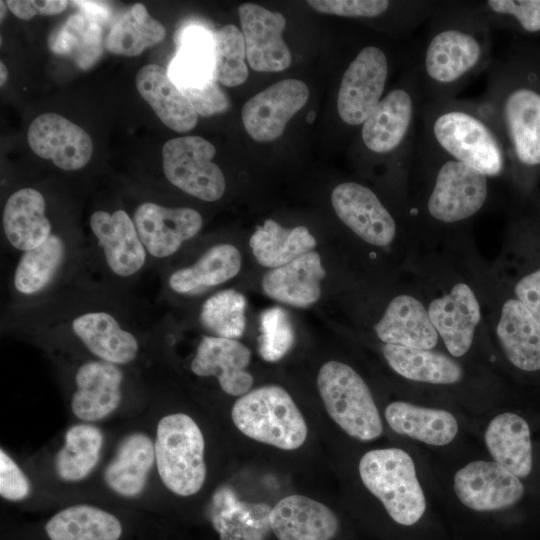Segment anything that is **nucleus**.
I'll use <instances>...</instances> for the list:
<instances>
[{
    "label": "nucleus",
    "mask_w": 540,
    "mask_h": 540,
    "mask_svg": "<svg viewBox=\"0 0 540 540\" xmlns=\"http://www.w3.org/2000/svg\"><path fill=\"white\" fill-rule=\"evenodd\" d=\"M132 292L112 288L81 274L72 283L34 305L10 307L6 327L50 340H72L92 358L120 366L134 363L145 337L156 323H148Z\"/></svg>",
    "instance_id": "1"
},
{
    "label": "nucleus",
    "mask_w": 540,
    "mask_h": 540,
    "mask_svg": "<svg viewBox=\"0 0 540 540\" xmlns=\"http://www.w3.org/2000/svg\"><path fill=\"white\" fill-rule=\"evenodd\" d=\"M414 66L426 102L453 99L490 62V26L474 2H436Z\"/></svg>",
    "instance_id": "2"
},
{
    "label": "nucleus",
    "mask_w": 540,
    "mask_h": 540,
    "mask_svg": "<svg viewBox=\"0 0 540 540\" xmlns=\"http://www.w3.org/2000/svg\"><path fill=\"white\" fill-rule=\"evenodd\" d=\"M420 116L422 136L437 150L489 178L504 172L505 147L479 103L454 99L426 102Z\"/></svg>",
    "instance_id": "3"
},
{
    "label": "nucleus",
    "mask_w": 540,
    "mask_h": 540,
    "mask_svg": "<svg viewBox=\"0 0 540 540\" xmlns=\"http://www.w3.org/2000/svg\"><path fill=\"white\" fill-rule=\"evenodd\" d=\"M83 273L97 282L131 292L134 282L150 269L147 252L131 215L124 209H99L89 218Z\"/></svg>",
    "instance_id": "4"
},
{
    "label": "nucleus",
    "mask_w": 540,
    "mask_h": 540,
    "mask_svg": "<svg viewBox=\"0 0 540 540\" xmlns=\"http://www.w3.org/2000/svg\"><path fill=\"white\" fill-rule=\"evenodd\" d=\"M508 145L516 162L527 168L540 166V91L510 82L502 66L490 67L487 91L479 102Z\"/></svg>",
    "instance_id": "5"
},
{
    "label": "nucleus",
    "mask_w": 540,
    "mask_h": 540,
    "mask_svg": "<svg viewBox=\"0 0 540 540\" xmlns=\"http://www.w3.org/2000/svg\"><path fill=\"white\" fill-rule=\"evenodd\" d=\"M85 268V242L55 230L39 247L22 253L10 277V307H25L54 295Z\"/></svg>",
    "instance_id": "6"
},
{
    "label": "nucleus",
    "mask_w": 540,
    "mask_h": 540,
    "mask_svg": "<svg viewBox=\"0 0 540 540\" xmlns=\"http://www.w3.org/2000/svg\"><path fill=\"white\" fill-rule=\"evenodd\" d=\"M234 425L247 437L283 450L301 447L307 425L289 393L265 385L240 396L231 410Z\"/></svg>",
    "instance_id": "7"
},
{
    "label": "nucleus",
    "mask_w": 540,
    "mask_h": 540,
    "mask_svg": "<svg viewBox=\"0 0 540 540\" xmlns=\"http://www.w3.org/2000/svg\"><path fill=\"white\" fill-rule=\"evenodd\" d=\"M416 147L433 167L426 199L428 215L435 221L452 224L478 213L488 198L489 177L443 154L423 136Z\"/></svg>",
    "instance_id": "8"
},
{
    "label": "nucleus",
    "mask_w": 540,
    "mask_h": 540,
    "mask_svg": "<svg viewBox=\"0 0 540 540\" xmlns=\"http://www.w3.org/2000/svg\"><path fill=\"white\" fill-rule=\"evenodd\" d=\"M364 486L377 497L389 516L410 526L423 516L426 500L411 456L399 448L374 449L359 462Z\"/></svg>",
    "instance_id": "9"
},
{
    "label": "nucleus",
    "mask_w": 540,
    "mask_h": 540,
    "mask_svg": "<svg viewBox=\"0 0 540 540\" xmlns=\"http://www.w3.org/2000/svg\"><path fill=\"white\" fill-rule=\"evenodd\" d=\"M158 474L167 489L191 496L203 487L207 469L205 441L198 424L185 413L162 417L154 441Z\"/></svg>",
    "instance_id": "10"
},
{
    "label": "nucleus",
    "mask_w": 540,
    "mask_h": 540,
    "mask_svg": "<svg viewBox=\"0 0 540 540\" xmlns=\"http://www.w3.org/2000/svg\"><path fill=\"white\" fill-rule=\"evenodd\" d=\"M317 386L327 413L349 436L371 441L382 434L381 416L371 391L352 367L338 361L323 364Z\"/></svg>",
    "instance_id": "11"
},
{
    "label": "nucleus",
    "mask_w": 540,
    "mask_h": 540,
    "mask_svg": "<svg viewBox=\"0 0 540 540\" xmlns=\"http://www.w3.org/2000/svg\"><path fill=\"white\" fill-rule=\"evenodd\" d=\"M423 92L415 67L407 80L389 90L361 125L364 147L379 156L390 155L415 137Z\"/></svg>",
    "instance_id": "12"
},
{
    "label": "nucleus",
    "mask_w": 540,
    "mask_h": 540,
    "mask_svg": "<svg viewBox=\"0 0 540 540\" xmlns=\"http://www.w3.org/2000/svg\"><path fill=\"white\" fill-rule=\"evenodd\" d=\"M215 147L199 136L168 140L162 148L166 179L184 193L206 202L219 200L226 189L222 170L212 162Z\"/></svg>",
    "instance_id": "13"
},
{
    "label": "nucleus",
    "mask_w": 540,
    "mask_h": 540,
    "mask_svg": "<svg viewBox=\"0 0 540 540\" xmlns=\"http://www.w3.org/2000/svg\"><path fill=\"white\" fill-rule=\"evenodd\" d=\"M147 252L150 269L174 257L203 226L201 214L190 207H167L157 202L139 203L131 215Z\"/></svg>",
    "instance_id": "14"
},
{
    "label": "nucleus",
    "mask_w": 540,
    "mask_h": 540,
    "mask_svg": "<svg viewBox=\"0 0 540 540\" xmlns=\"http://www.w3.org/2000/svg\"><path fill=\"white\" fill-rule=\"evenodd\" d=\"M390 59L379 46L362 47L345 69L337 94V112L348 126H361L384 96Z\"/></svg>",
    "instance_id": "15"
},
{
    "label": "nucleus",
    "mask_w": 540,
    "mask_h": 540,
    "mask_svg": "<svg viewBox=\"0 0 540 540\" xmlns=\"http://www.w3.org/2000/svg\"><path fill=\"white\" fill-rule=\"evenodd\" d=\"M309 89L298 79H284L251 97L241 117L249 136L257 142L279 138L288 121L307 103Z\"/></svg>",
    "instance_id": "16"
},
{
    "label": "nucleus",
    "mask_w": 540,
    "mask_h": 540,
    "mask_svg": "<svg viewBox=\"0 0 540 540\" xmlns=\"http://www.w3.org/2000/svg\"><path fill=\"white\" fill-rule=\"evenodd\" d=\"M331 203L341 222L368 244L385 247L395 239V219L370 188L342 182L333 189Z\"/></svg>",
    "instance_id": "17"
},
{
    "label": "nucleus",
    "mask_w": 540,
    "mask_h": 540,
    "mask_svg": "<svg viewBox=\"0 0 540 540\" xmlns=\"http://www.w3.org/2000/svg\"><path fill=\"white\" fill-rule=\"evenodd\" d=\"M460 502L480 512L497 511L517 503L524 494L520 479L495 461L476 460L454 476Z\"/></svg>",
    "instance_id": "18"
},
{
    "label": "nucleus",
    "mask_w": 540,
    "mask_h": 540,
    "mask_svg": "<svg viewBox=\"0 0 540 540\" xmlns=\"http://www.w3.org/2000/svg\"><path fill=\"white\" fill-rule=\"evenodd\" d=\"M125 379L123 366L96 358L84 360L73 376V414L84 422L109 416L122 401Z\"/></svg>",
    "instance_id": "19"
},
{
    "label": "nucleus",
    "mask_w": 540,
    "mask_h": 540,
    "mask_svg": "<svg viewBox=\"0 0 540 540\" xmlns=\"http://www.w3.org/2000/svg\"><path fill=\"white\" fill-rule=\"evenodd\" d=\"M247 61L257 72H279L291 64V52L283 40L286 19L280 12L244 3L238 7Z\"/></svg>",
    "instance_id": "20"
},
{
    "label": "nucleus",
    "mask_w": 540,
    "mask_h": 540,
    "mask_svg": "<svg viewBox=\"0 0 540 540\" xmlns=\"http://www.w3.org/2000/svg\"><path fill=\"white\" fill-rule=\"evenodd\" d=\"M28 144L41 158L64 171L83 168L91 159L93 143L77 124L55 113L36 117L29 126Z\"/></svg>",
    "instance_id": "21"
},
{
    "label": "nucleus",
    "mask_w": 540,
    "mask_h": 540,
    "mask_svg": "<svg viewBox=\"0 0 540 540\" xmlns=\"http://www.w3.org/2000/svg\"><path fill=\"white\" fill-rule=\"evenodd\" d=\"M251 350L235 339L203 335L190 362L198 377H215L228 395L242 396L250 391L253 377L246 370Z\"/></svg>",
    "instance_id": "22"
},
{
    "label": "nucleus",
    "mask_w": 540,
    "mask_h": 540,
    "mask_svg": "<svg viewBox=\"0 0 540 540\" xmlns=\"http://www.w3.org/2000/svg\"><path fill=\"white\" fill-rule=\"evenodd\" d=\"M47 214V203L41 191L19 188L7 198L2 212V231L6 247L22 254L42 245L55 231Z\"/></svg>",
    "instance_id": "23"
},
{
    "label": "nucleus",
    "mask_w": 540,
    "mask_h": 540,
    "mask_svg": "<svg viewBox=\"0 0 540 540\" xmlns=\"http://www.w3.org/2000/svg\"><path fill=\"white\" fill-rule=\"evenodd\" d=\"M242 256L230 243L208 247L194 262L171 269L164 277L165 294L198 296L234 278L241 269Z\"/></svg>",
    "instance_id": "24"
},
{
    "label": "nucleus",
    "mask_w": 540,
    "mask_h": 540,
    "mask_svg": "<svg viewBox=\"0 0 540 540\" xmlns=\"http://www.w3.org/2000/svg\"><path fill=\"white\" fill-rule=\"evenodd\" d=\"M438 336L453 357L465 355L481 319L480 305L465 283L455 284L448 294L432 300L427 308Z\"/></svg>",
    "instance_id": "25"
},
{
    "label": "nucleus",
    "mask_w": 540,
    "mask_h": 540,
    "mask_svg": "<svg viewBox=\"0 0 540 540\" xmlns=\"http://www.w3.org/2000/svg\"><path fill=\"white\" fill-rule=\"evenodd\" d=\"M279 540H331L339 529L335 513L323 503L304 495H289L268 515Z\"/></svg>",
    "instance_id": "26"
},
{
    "label": "nucleus",
    "mask_w": 540,
    "mask_h": 540,
    "mask_svg": "<svg viewBox=\"0 0 540 540\" xmlns=\"http://www.w3.org/2000/svg\"><path fill=\"white\" fill-rule=\"evenodd\" d=\"M326 271L318 252L310 251L293 261L268 270L262 278L264 293L284 304L307 308L321 296Z\"/></svg>",
    "instance_id": "27"
},
{
    "label": "nucleus",
    "mask_w": 540,
    "mask_h": 540,
    "mask_svg": "<svg viewBox=\"0 0 540 540\" xmlns=\"http://www.w3.org/2000/svg\"><path fill=\"white\" fill-rule=\"evenodd\" d=\"M375 332L385 344L409 348L431 350L438 341V333L427 308L418 299L406 294L398 295L389 302L375 325Z\"/></svg>",
    "instance_id": "28"
},
{
    "label": "nucleus",
    "mask_w": 540,
    "mask_h": 540,
    "mask_svg": "<svg viewBox=\"0 0 540 540\" xmlns=\"http://www.w3.org/2000/svg\"><path fill=\"white\" fill-rule=\"evenodd\" d=\"M136 87L159 119L177 132L192 130L198 114L181 89L169 77L167 70L156 64L140 68L136 74Z\"/></svg>",
    "instance_id": "29"
},
{
    "label": "nucleus",
    "mask_w": 540,
    "mask_h": 540,
    "mask_svg": "<svg viewBox=\"0 0 540 540\" xmlns=\"http://www.w3.org/2000/svg\"><path fill=\"white\" fill-rule=\"evenodd\" d=\"M178 50L167 73L179 88H199L214 77V34L198 25H187L176 34Z\"/></svg>",
    "instance_id": "30"
},
{
    "label": "nucleus",
    "mask_w": 540,
    "mask_h": 540,
    "mask_svg": "<svg viewBox=\"0 0 540 540\" xmlns=\"http://www.w3.org/2000/svg\"><path fill=\"white\" fill-rule=\"evenodd\" d=\"M496 333L514 366L529 372L540 370V323L517 299L503 304Z\"/></svg>",
    "instance_id": "31"
},
{
    "label": "nucleus",
    "mask_w": 540,
    "mask_h": 540,
    "mask_svg": "<svg viewBox=\"0 0 540 540\" xmlns=\"http://www.w3.org/2000/svg\"><path fill=\"white\" fill-rule=\"evenodd\" d=\"M484 440L494 461L518 478L527 477L533 466L528 423L519 415L506 412L488 424Z\"/></svg>",
    "instance_id": "32"
},
{
    "label": "nucleus",
    "mask_w": 540,
    "mask_h": 540,
    "mask_svg": "<svg viewBox=\"0 0 540 540\" xmlns=\"http://www.w3.org/2000/svg\"><path fill=\"white\" fill-rule=\"evenodd\" d=\"M156 463L153 440L145 433L134 432L119 444L107 465L104 479L109 488L124 497H135L145 488Z\"/></svg>",
    "instance_id": "33"
},
{
    "label": "nucleus",
    "mask_w": 540,
    "mask_h": 540,
    "mask_svg": "<svg viewBox=\"0 0 540 540\" xmlns=\"http://www.w3.org/2000/svg\"><path fill=\"white\" fill-rule=\"evenodd\" d=\"M385 419L396 433L433 446L449 444L458 433L457 420L450 412L404 401L391 402Z\"/></svg>",
    "instance_id": "34"
},
{
    "label": "nucleus",
    "mask_w": 540,
    "mask_h": 540,
    "mask_svg": "<svg viewBox=\"0 0 540 540\" xmlns=\"http://www.w3.org/2000/svg\"><path fill=\"white\" fill-rule=\"evenodd\" d=\"M50 540H118L122 524L98 507L79 504L62 509L45 525Z\"/></svg>",
    "instance_id": "35"
},
{
    "label": "nucleus",
    "mask_w": 540,
    "mask_h": 540,
    "mask_svg": "<svg viewBox=\"0 0 540 540\" xmlns=\"http://www.w3.org/2000/svg\"><path fill=\"white\" fill-rule=\"evenodd\" d=\"M316 245V239L307 227L284 228L272 219L257 227L249 240L257 262L269 269L281 267L313 251Z\"/></svg>",
    "instance_id": "36"
},
{
    "label": "nucleus",
    "mask_w": 540,
    "mask_h": 540,
    "mask_svg": "<svg viewBox=\"0 0 540 540\" xmlns=\"http://www.w3.org/2000/svg\"><path fill=\"white\" fill-rule=\"evenodd\" d=\"M384 358L400 376L409 380L431 384H455L463 371L452 358L432 350L384 344Z\"/></svg>",
    "instance_id": "37"
},
{
    "label": "nucleus",
    "mask_w": 540,
    "mask_h": 540,
    "mask_svg": "<svg viewBox=\"0 0 540 540\" xmlns=\"http://www.w3.org/2000/svg\"><path fill=\"white\" fill-rule=\"evenodd\" d=\"M102 25L101 21L81 11L72 14L50 36V50L68 57L79 68L88 69L103 52Z\"/></svg>",
    "instance_id": "38"
},
{
    "label": "nucleus",
    "mask_w": 540,
    "mask_h": 540,
    "mask_svg": "<svg viewBox=\"0 0 540 540\" xmlns=\"http://www.w3.org/2000/svg\"><path fill=\"white\" fill-rule=\"evenodd\" d=\"M102 445L103 435L98 427L88 423L70 427L55 460L59 478L67 482L86 478L98 464Z\"/></svg>",
    "instance_id": "39"
},
{
    "label": "nucleus",
    "mask_w": 540,
    "mask_h": 540,
    "mask_svg": "<svg viewBox=\"0 0 540 540\" xmlns=\"http://www.w3.org/2000/svg\"><path fill=\"white\" fill-rule=\"evenodd\" d=\"M165 34V27L151 17L143 4L137 3L110 28L105 47L116 55L137 56L144 49L161 42Z\"/></svg>",
    "instance_id": "40"
},
{
    "label": "nucleus",
    "mask_w": 540,
    "mask_h": 540,
    "mask_svg": "<svg viewBox=\"0 0 540 540\" xmlns=\"http://www.w3.org/2000/svg\"><path fill=\"white\" fill-rule=\"evenodd\" d=\"M245 310L244 295L235 289H224L203 301L198 322L207 335L237 340L245 331Z\"/></svg>",
    "instance_id": "41"
},
{
    "label": "nucleus",
    "mask_w": 540,
    "mask_h": 540,
    "mask_svg": "<svg viewBox=\"0 0 540 540\" xmlns=\"http://www.w3.org/2000/svg\"><path fill=\"white\" fill-rule=\"evenodd\" d=\"M244 37L235 25L221 27L214 34V77L224 86L243 84L248 77Z\"/></svg>",
    "instance_id": "42"
},
{
    "label": "nucleus",
    "mask_w": 540,
    "mask_h": 540,
    "mask_svg": "<svg viewBox=\"0 0 540 540\" xmlns=\"http://www.w3.org/2000/svg\"><path fill=\"white\" fill-rule=\"evenodd\" d=\"M294 339L293 325L287 311L276 306L262 312L258 351L265 361L282 359L293 347Z\"/></svg>",
    "instance_id": "43"
},
{
    "label": "nucleus",
    "mask_w": 540,
    "mask_h": 540,
    "mask_svg": "<svg viewBox=\"0 0 540 540\" xmlns=\"http://www.w3.org/2000/svg\"><path fill=\"white\" fill-rule=\"evenodd\" d=\"M474 5L491 28L515 21L527 32L540 31V0H486Z\"/></svg>",
    "instance_id": "44"
},
{
    "label": "nucleus",
    "mask_w": 540,
    "mask_h": 540,
    "mask_svg": "<svg viewBox=\"0 0 540 540\" xmlns=\"http://www.w3.org/2000/svg\"><path fill=\"white\" fill-rule=\"evenodd\" d=\"M307 4L320 13L363 19L380 17L392 6L388 0H310Z\"/></svg>",
    "instance_id": "45"
},
{
    "label": "nucleus",
    "mask_w": 540,
    "mask_h": 540,
    "mask_svg": "<svg viewBox=\"0 0 540 540\" xmlns=\"http://www.w3.org/2000/svg\"><path fill=\"white\" fill-rule=\"evenodd\" d=\"M31 484L17 463L4 451L0 450V495L9 501L27 498Z\"/></svg>",
    "instance_id": "46"
},
{
    "label": "nucleus",
    "mask_w": 540,
    "mask_h": 540,
    "mask_svg": "<svg viewBox=\"0 0 540 540\" xmlns=\"http://www.w3.org/2000/svg\"><path fill=\"white\" fill-rule=\"evenodd\" d=\"M198 115L208 117L226 111L230 101L216 80L199 88H180Z\"/></svg>",
    "instance_id": "47"
},
{
    "label": "nucleus",
    "mask_w": 540,
    "mask_h": 540,
    "mask_svg": "<svg viewBox=\"0 0 540 540\" xmlns=\"http://www.w3.org/2000/svg\"><path fill=\"white\" fill-rule=\"evenodd\" d=\"M515 295L540 323V269L519 280Z\"/></svg>",
    "instance_id": "48"
},
{
    "label": "nucleus",
    "mask_w": 540,
    "mask_h": 540,
    "mask_svg": "<svg viewBox=\"0 0 540 540\" xmlns=\"http://www.w3.org/2000/svg\"><path fill=\"white\" fill-rule=\"evenodd\" d=\"M81 12L94 17L104 23L110 16V8L108 4L98 1H73Z\"/></svg>",
    "instance_id": "49"
},
{
    "label": "nucleus",
    "mask_w": 540,
    "mask_h": 540,
    "mask_svg": "<svg viewBox=\"0 0 540 540\" xmlns=\"http://www.w3.org/2000/svg\"><path fill=\"white\" fill-rule=\"evenodd\" d=\"M10 11L18 18L22 20H29L38 14L35 1H6Z\"/></svg>",
    "instance_id": "50"
},
{
    "label": "nucleus",
    "mask_w": 540,
    "mask_h": 540,
    "mask_svg": "<svg viewBox=\"0 0 540 540\" xmlns=\"http://www.w3.org/2000/svg\"><path fill=\"white\" fill-rule=\"evenodd\" d=\"M0 85L3 86L7 80L8 72L5 64L3 62H0Z\"/></svg>",
    "instance_id": "51"
},
{
    "label": "nucleus",
    "mask_w": 540,
    "mask_h": 540,
    "mask_svg": "<svg viewBox=\"0 0 540 540\" xmlns=\"http://www.w3.org/2000/svg\"><path fill=\"white\" fill-rule=\"evenodd\" d=\"M315 117H316L315 111H313V110L310 111L308 113L307 117H306V122L309 123V124L312 123L314 121Z\"/></svg>",
    "instance_id": "52"
},
{
    "label": "nucleus",
    "mask_w": 540,
    "mask_h": 540,
    "mask_svg": "<svg viewBox=\"0 0 540 540\" xmlns=\"http://www.w3.org/2000/svg\"><path fill=\"white\" fill-rule=\"evenodd\" d=\"M0 6H1V20H3L5 14H6L7 3L4 2V1H0Z\"/></svg>",
    "instance_id": "53"
}]
</instances>
